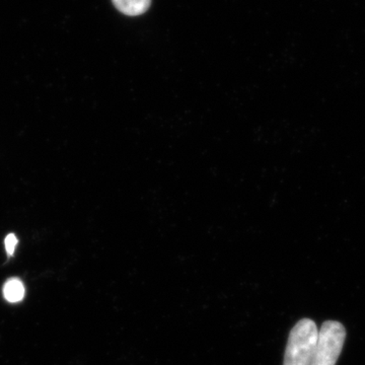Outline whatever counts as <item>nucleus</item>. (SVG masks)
Wrapping results in <instances>:
<instances>
[{
	"label": "nucleus",
	"instance_id": "obj_1",
	"mask_svg": "<svg viewBox=\"0 0 365 365\" xmlns=\"http://www.w3.org/2000/svg\"><path fill=\"white\" fill-rule=\"evenodd\" d=\"M318 336L314 321L300 319L289 334L283 365H311Z\"/></svg>",
	"mask_w": 365,
	"mask_h": 365
},
{
	"label": "nucleus",
	"instance_id": "obj_2",
	"mask_svg": "<svg viewBox=\"0 0 365 365\" xmlns=\"http://www.w3.org/2000/svg\"><path fill=\"white\" fill-rule=\"evenodd\" d=\"M346 338L344 326L339 322H325L319 331L318 341L311 365H335L342 352Z\"/></svg>",
	"mask_w": 365,
	"mask_h": 365
},
{
	"label": "nucleus",
	"instance_id": "obj_3",
	"mask_svg": "<svg viewBox=\"0 0 365 365\" xmlns=\"http://www.w3.org/2000/svg\"><path fill=\"white\" fill-rule=\"evenodd\" d=\"M112 2L120 13L129 16H141L151 6V0H112Z\"/></svg>",
	"mask_w": 365,
	"mask_h": 365
},
{
	"label": "nucleus",
	"instance_id": "obj_4",
	"mask_svg": "<svg viewBox=\"0 0 365 365\" xmlns=\"http://www.w3.org/2000/svg\"><path fill=\"white\" fill-rule=\"evenodd\" d=\"M4 295L7 302H19L25 297V287L18 278H11L4 287Z\"/></svg>",
	"mask_w": 365,
	"mask_h": 365
},
{
	"label": "nucleus",
	"instance_id": "obj_5",
	"mask_svg": "<svg viewBox=\"0 0 365 365\" xmlns=\"http://www.w3.org/2000/svg\"><path fill=\"white\" fill-rule=\"evenodd\" d=\"M18 237H16V235L11 234L7 235L6 237L4 245H6V250L9 256H13L14 250L16 248V245H18Z\"/></svg>",
	"mask_w": 365,
	"mask_h": 365
}]
</instances>
